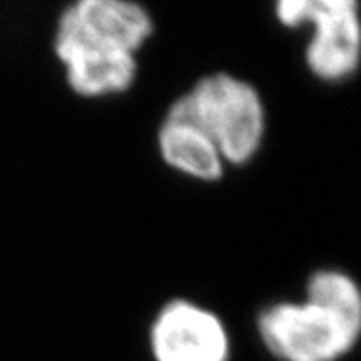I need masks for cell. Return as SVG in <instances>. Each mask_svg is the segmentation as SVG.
Instances as JSON below:
<instances>
[{"instance_id": "obj_6", "label": "cell", "mask_w": 361, "mask_h": 361, "mask_svg": "<svg viewBox=\"0 0 361 361\" xmlns=\"http://www.w3.org/2000/svg\"><path fill=\"white\" fill-rule=\"evenodd\" d=\"M157 153L171 171L197 183H219L227 165L203 127L177 97L169 104L155 135Z\"/></svg>"}, {"instance_id": "obj_1", "label": "cell", "mask_w": 361, "mask_h": 361, "mask_svg": "<svg viewBox=\"0 0 361 361\" xmlns=\"http://www.w3.org/2000/svg\"><path fill=\"white\" fill-rule=\"evenodd\" d=\"M155 28L153 14L139 0H71L52 35L66 87L87 101L129 92L139 77V54Z\"/></svg>"}, {"instance_id": "obj_5", "label": "cell", "mask_w": 361, "mask_h": 361, "mask_svg": "<svg viewBox=\"0 0 361 361\" xmlns=\"http://www.w3.org/2000/svg\"><path fill=\"white\" fill-rule=\"evenodd\" d=\"M153 361H231L233 339L225 319L207 305L175 297L163 303L147 331Z\"/></svg>"}, {"instance_id": "obj_3", "label": "cell", "mask_w": 361, "mask_h": 361, "mask_svg": "<svg viewBox=\"0 0 361 361\" xmlns=\"http://www.w3.org/2000/svg\"><path fill=\"white\" fill-rule=\"evenodd\" d=\"M179 99L211 137L227 169L247 167L257 159L267 137V106L253 82L217 71L197 78Z\"/></svg>"}, {"instance_id": "obj_2", "label": "cell", "mask_w": 361, "mask_h": 361, "mask_svg": "<svg viewBox=\"0 0 361 361\" xmlns=\"http://www.w3.org/2000/svg\"><path fill=\"white\" fill-rule=\"evenodd\" d=\"M255 329L273 360H343L361 339V285L345 271L317 269L303 299L269 303Z\"/></svg>"}, {"instance_id": "obj_4", "label": "cell", "mask_w": 361, "mask_h": 361, "mask_svg": "<svg viewBox=\"0 0 361 361\" xmlns=\"http://www.w3.org/2000/svg\"><path fill=\"white\" fill-rule=\"evenodd\" d=\"M287 30L307 28L305 66L325 85L348 82L361 68V0H273Z\"/></svg>"}]
</instances>
